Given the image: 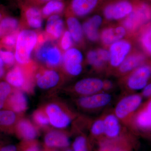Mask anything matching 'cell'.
Returning a JSON list of instances; mask_svg holds the SVG:
<instances>
[{
  "instance_id": "cell-37",
  "label": "cell",
  "mask_w": 151,
  "mask_h": 151,
  "mask_svg": "<svg viewBox=\"0 0 151 151\" xmlns=\"http://www.w3.org/2000/svg\"><path fill=\"white\" fill-rule=\"evenodd\" d=\"M18 35L17 32H15L6 36L3 39V43L8 47L14 46L17 43Z\"/></svg>"
},
{
  "instance_id": "cell-32",
  "label": "cell",
  "mask_w": 151,
  "mask_h": 151,
  "mask_svg": "<svg viewBox=\"0 0 151 151\" xmlns=\"http://www.w3.org/2000/svg\"><path fill=\"white\" fill-rule=\"evenodd\" d=\"M105 128L103 118H100L94 121L91 128V132L94 136H100L104 134Z\"/></svg>"
},
{
  "instance_id": "cell-24",
  "label": "cell",
  "mask_w": 151,
  "mask_h": 151,
  "mask_svg": "<svg viewBox=\"0 0 151 151\" xmlns=\"http://www.w3.org/2000/svg\"><path fill=\"white\" fill-rule=\"evenodd\" d=\"M68 27L73 40L75 42H79L83 36V28L77 19L70 17L67 21Z\"/></svg>"
},
{
  "instance_id": "cell-46",
  "label": "cell",
  "mask_w": 151,
  "mask_h": 151,
  "mask_svg": "<svg viewBox=\"0 0 151 151\" xmlns=\"http://www.w3.org/2000/svg\"><path fill=\"white\" fill-rule=\"evenodd\" d=\"M66 151H72L71 150H66Z\"/></svg>"
},
{
  "instance_id": "cell-7",
  "label": "cell",
  "mask_w": 151,
  "mask_h": 151,
  "mask_svg": "<svg viewBox=\"0 0 151 151\" xmlns=\"http://www.w3.org/2000/svg\"><path fill=\"white\" fill-rule=\"evenodd\" d=\"M112 99L111 94L100 92L81 97L78 100V104L81 108L86 110H97L108 105Z\"/></svg>"
},
{
  "instance_id": "cell-21",
  "label": "cell",
  "mask_w": 151,
  "mask_h": 151,
  "mask_svg": "<svg viewBox=\"0 0 151 151\" xmlns=\"http://www.w3.org/2000/svg\"><path fill=\"white\" fill-rule=\"evenodd\" d=\"M135 123L139 128L143 129H151V100L146 108L136 116Z\"/></svg>"
},
{
  "instance_id": "cell-26",
  "label": "cell",
  "mask_w": 151,
  "mask_h": 151,
  "mask_svg": "<svg viewBox=\"0 0 151 151\" xmlns=\"http://www.w3.org/2000/svg\"><path fill=\"white\" fill-rule=\"evenodd\" d=\"M64 5L58 0L49 1L42 9V13L44 15L49 16L52 14L60 12L63 10Z\"/></svg>"
},
{
  "instance_id": "cell-30",
  "label": "cell",
  "mask_w": 151,
  "mask_h": 151,
  "mask_svg": "<svg viewBox=\"0 0 151 151\" xmlns=\"http://www.w3.org/2000/svg\"><path fill=\"white\" fill-rule=\"evenodd\" d=\"M87 59L90 65L94 67L99 68L102 67L104 63L98 55L97 50H90L87 55Z\"/></svg>"
},
{
  "instance_id": "cell-34",
  "label": "cell",
  "mask_w": 151,
  "mask_h": 151,
  "mask_svg": "<svg viewBox=\"0 0 151 151\" xmlns=\"http://www.w3.org/2000/svg\"><path fill=\"white\" fill-rule=\"evenodd\" d=\"M33 119L37 124L42 126H45L50 123L46 114L41 111H37L33 115Z\"/></svg>"
},
{
  "instance_id": "cell-19",
  "label": "cell",
  "mask_w": 151,
  "mask_h": 151,
  "mask_svg": "<svg viewBox=\"0 0 151 151\" xmlns=\"http://www.w3.org/2000/svg\"><path fill=\"white\" fill-rule=\"evenodd\" d=\"M63 29V22L58 15L50 17L47 22V32L55 39L59 38L62 35Z\"/></svg>"
},
{
  "instance_id": "cell-28",
  "label": "cell",
  "mask_w": 151,
  "mask_h": 151,
  "mask_svg": "<svg viewBox=\"0 0 151 151\" xmlns=\"http://www.w3.org/2000/svg\"><path fill=\"white\" fill-rule=\"evenodd\" d=\"M16 119L15 114L11 111H0V126H9L14 124Z\"/></svg>"
},
{
  "instance_id": "cell-27",
  "label": "cell",
  "mask_w": 151,
  "mask_h": 151,
  "mask_svg": "<svg viewBox=\"0 0 151 151\" xmlns=\"http://www.w3.org/2000/svg\"><path fill=\"white\" fill-rule=\"evenodd\" d=\"M141 42L145 50L151 54V26L146 28L141 37Z\"/></svg>"
},
{
  "instance_id": "cell-40",
  "label": "cell",
  "mask_w": 151,
  "mask_h": 151,
  "mask_svg": "<svg viewBox=\"0 0 151 151\" xmlns=\"http://www.w3.org/2000/svg\"><path fill=\"white\" fill-rule=\"evenodd\" d=\"M115 148L111 145L108 144H104L101 146L100 151H115Z\"/></svg>"
},
{
  "instance_id": "cell-16",
  "label": "cell",
  "mask_w": 151,
  "mask_h": 151,
  "mask_svg": "<svg viewBox=\"0 0 151 151\" xmlns=\"http://www.w3.org/2000/svg\"><path fill=\"white\" fill-rule=\"evenodd\" d=\"M59 76L53 70H47L42 74L37 76V83L39 87L42 89H48L56 86L59 82Z\"/></svg>"
},
{
  "instance_id": "cell-9",
  "label": "cell",
  "mask_w": 151,
  "mask_h": 151,
  "mask_svg": "<svg viewBox=\"0 0 151 151\" xmlns=\"http://www.w3.org/2000/svg\"><path fill=\"white\" fill-rule=\"evenodd\" d=\"M45 112L50 123L55 128L63 129L70 124V116L56 104H50L47 105Z\"/></svg>"
},
{
  "instance_id": "cell-3",
  "label": "cell",
  "mask_w": 151,
  "mask_h": 151,
  "mask_svg": "<svg viewBox=\"0 0 151 151\" xmlns=\"http://www.w3.org/2000/svg\"><path fill=\"white\" fill-rule=\"evenodd\" d=\"M142 98L137 94H130L122 98L115 107L114 114L120 121L128 120L131 114L140 106Z\"/></svg>"
},
{
  "instance_id": "cell-15",
  "label": "cell",
  "mask_w": 151,
  "mask_h": 151,
  "mask_svg": "<svg viewBox=\"0 0 151 151\" xmlns=\"http://www.w3.org/2000/svg\"><path fill=\"white\" fill-rule=\"evenodd\" d=\"M45 142L50 147L65 148L70 144L69 139L63 133L57 131H52L47 134Z\"/></svg>"
},
{
  "instance_id": "cell-36",
  "label": "cell",
  "mask_w": 151,
  "mask_h": 151,
  "mask_svg": "<svg viewBox=\"0 0 151 151\" xmlns=\"http://www.w3.org/2000/svg\"><path fill=\"white\" fill-rule=\"evenodd\" d=\"M0 56L3 62L8 65L13 64L15 58L14 55L12 52L2 50H0Z\"/></svg>"
},
{
  "instance_id": "cell-6",
  "label": "cell",
  "mask_w": 151,
  "mask_h": 151,
  "mask_svg": "<svg viewBox=\"0 0 151 151\" xmlns=\"http://www.w3.org/2000/svg\"><path fill=\"white\" fill-rule=\"evenodd\" d=\"M151 76V68L147 65L139 66L135 69L127 79L128 88L132 90L143 89Z\"/></svg>"
},
{
  "instance_id": "cell-31",
  "label": "cell",
  "mask_w": 151,
  "mask_h": 151,
  "mask_svg": "<svg viewBox=\"0 0 151 151\" xmlns=\"http://www.w3.org/2000/svg\"><path fill=\"white\" fill-rule=\"evenodd\" d=\"M11 91V86L7 82H0V109L4 106L7 97Z\"/></svg>"
},
{
  "instance_id": "cell-39",
  "label": "cell",
  "mask_w": 151,
  "mask_h": 151,
  "mask_svg": "<svg viewBox=\"0 0 151 151\" xmlns=\"http://www.w3.org/2000/svg\"><path fill=\"white\" fill-rule=\"evenodd\" d=\"M142 94L145 97L151 96V84H147L143 89Z\"/></svg>"
},
{
  "instance_id": "cell-13",
  "label": "cell",
  "mask_w": 151,
  "mask_h": 151,
  "mask_svg": "<svg viewBox=\"0 0 151 151\" xmlns=\"http://www.w3.org/2000/svg\"><path fill=\"white\" fill-rule=\"evenodd\" d=\"M103 19L98 15H95L84 23L82 28L87 38L91 41H95L99 37L98 29L102 24Z\"/></svg>"
},
{
  "instance_id": "cell-1",
  "label": "cell",
  "mask_w": 151,
  "mask_h": 151,
  "mask_svg": "<svg viewBox=\"0 0 151 151\" xmlns=\"http://www.w3.org/2000/svg\"><path fill=\"white\" fill-rule=\"evenodd\" d=\"M36 33L30 30L22 31L18 35L15 57L20 64L29 62L31 55L37 41Z\"/></svg>"
},
{
  "instance_id": "cell-42",
  "label": "cell",
  "mask_w": 151,
  "mask_h": 151,
  "mask_svg": "<svg viewBox=\"0 0 151 151\" xmlns=\"http://www.w3.org/2000/svg\"><path fill=\"white\" fill-rule=\"evenodd\" d=\"M4 62H3L2 59L1 58L0 56V78L2 77L4 74Z\"/></svg>"
},
{
  "instance_id": "cell-25",
  "label": "cell",
  "mask_w": 151,
  "mask_h": 151,
  "mask_svg": "<svg viewBox=\"0 0 151 151\" xmlns=\"http://www.w3.org/2000/svg\"><path fill=\"white\" fill-rule=\"evenodd\" d=\"M28 23L31 27L38 29L42 26V21L40 11L36 8H30L26 13Z\"/></svg>"
},
{
  "instance_id": "cell-48",
  "label": "cell",
  "mask_w": 151,
  "mask_h": 151,
  "mask_svg": "<svg viewBox=\"0 0 151 151\" xmlns=\"http://www.w3.org/2000/svg\"><path fill=\"white\" fill-rule=\"evenodd\" d=\"M0 17H1V15H0Z\"/></svg>"
},
{
  "instance_id": "cell-14",
  "label": "cell",
  "mask_w": 151,
  "mask_h": 151,
  "mask_svg": "<svg viewBox=\"0 0 151 151\" xmlns=\"http://www.w3.org/2000/svg\"><path fill=\"white\" fill-rule=\"evenodd\" d=\"M100 0H72L71 8L73 13L78 17H84L92 12Z\"/></svg>"
},
{
  "instance_id": "cell-22",
  "label": "cell",
  "mask_w": 151,
  "mask_h": 151,
  "mask_svg": "<svg viewBox=\"0 0 151 151\" xmlns=\"http://www.w3.org/2000/svg\"><path fill=\"white\" fill-rule=\"evenodd\" d=\"M6 79L9 84L15 87H23L25 84L23 71L19 66H16L7 73Z\"/></svg>"
},
{
  "instance_id": "cell-45",
  "label": "cell",
  "mask_w": 151,
  "mask_h": 151,
  "mask_svg": "<svg viewBox=\"0 0 151 151\" xmlns=\"http://www.w3.org/2000/svg\"><path fill=\"white\" fill-rule=\"evenodd\" d=\"M41 1H54V0H41Z\"/></svg>"
},
{
  "instance_id": "cell-10",
  "label": "cell",
  "mask_w": 151,
  "mask_h": 151,
  "mask_svg": "<svg viewBox=\"0 0 151 151\" xmlns=\"http://www.w3.org/2000/svg\"><path fill=\"white\" fill-rule=\"evenodd\" d=\"M132 48L127 41L120 40L111 45L110 48V64L112 67H119L126 59Z\"/></svg>"
},
{
  "instance_id": "cell-20",
  "label": "cell",
  "mask_w": 151,
  "mask_h": 151,
  "mask_svg": "<svg viewBox=\"0 0 151 151\" xmlns=\"http://www.w3.org/2000/svg\"><path fill=\"white\" fill-rule=\"evenodd\" d=\"M9 102L12 109L17 113L23 112L27 108V97L20 91H17L14 92L10 97Z\"/></svg>"
},
{
  "instance_id": "cell-33",
  "label": "cell",
  "mask_w": 151,
  "mask_h": 151,
  "mask_svg": "<svg viewBox=\"0 0 151 151\" xmlns=\"http://www.w3.org/2000/svg\"><path fill=\"white\" fill-rule=\"evenodd\" d=\"M73 151H87L86 139L83 136H79L73 143Z\"/></svg>"
},
{
  "instance_id": "cell-8",
  "label": "cell",
  "mask_w": 151,
  "mask_h": 151,
  "mask_svg": "<svg viewBox=\"0 0 151 151\" xmlns=\"http://www.w3.org/2000/svg\"><path fill=\"white\" fill-rule=\"evenodd\" d=\"M83 58L82 53L77 49L72 48L66 50L63 55V62L67 73L74 76L80 74L82 70Z\"/></svg>"
},
{
  "instance_id": "cell-2",
  "label": "cell",
  "mask_w": 151,
  "mask_h": 151,
  "mask_svg": "<svg viewBox=\"0 0 151 151\" xmlns=\"http://www.w3.org/2000/svg\"><path fill=\"white\" fill-rule=\"evenodd\" d=\"M151 19V6L146 3H141L135 7L132 12L126 17L123 24L125 29L134 31Z\"/></svg>"
},
{
  "instance_id": "cell-12",
  "label": "cell",
  "mask_w": 151,
  "mask_h": 151,
  "mask_svg": "<svg viewBox=\"0 0 151 151\" xmlns=\"http://www.w3.org/2000/svg\"><path fill=\"white\" fill-rule=\"evenodd\" d=\"M103 118L104 134L110 139L117 138L121 132L120 120L114 113L107 114Z\"/></svg>"
},
{
  "instance_id": "cell-29",
  "label": "cell",
  "mask_w": 151,
  "mask_h": 151,
  "mask_svg": "<svg viewBox=\"0 0 151 151\" xmlns=\"http://www.w3.org/2000/svg\"><path fill=\"white\" fill-rule=\"evenodd\" d=\"M18 23L17 19L13 18L8 17L3 19L0 23V28L4 32L12 31L17 27Z\"/></svg>"
},
{
  "instance_id": "cell-4",
  "label": "cell",
  "mask_w": 151,
  "mask_h": 151,
  "mask_svg": "<svg viewBox=\"0 0 151 151\" xmlns=\"http://www.w3.org/2000/svg\"><path fill=\"white\" fill-rule=\"evenodd\" d=\"M36 55L39 60L52 67L57 66L62 60L59 49L48 41L41 44L37 50Z\"/></svg>"
},
{
  "instance_id": "cell-35",
  "label": "cell",
  "mask_w": 151,
  "mask_h": 151,
  "mask_svg": "<svg viewBox=\"0 0 151 151\" xmlns=\"http://www.w3.org/2000/svg\"><path fill=\"white\" fill-rule=\"evenodd\" d=\"M72 37L70 32L68 31H66L64 32L63 36L61 41V47L63 49L67 50L70 49L72 45Z\"/></svg>"
},
{
  "instance_id": "cell-41",
  "label": "cell",
  "mask_w": 151,
  "mask_h": 151,
  "mask_svg": "<svg viewBox=\"0 0 151 151\" xmlns=\"http://www.w3.org/2000/svg\"><path fill=\"white\" fill-rule=\"evenodd\" d=\"M0 151H17V148L15 146L11 145L4 147L0 150Z\"/></svg>"
},
{
  "instance_id": "cell-44",
  "label": "cell",
  "mask_w": 151,
  "mask_h": 151,
  "mask_svg": "<svg viewBox=\"0 0 151 151\" xmlns=\"http://www.w3.org/2000/svg\"><path fill=\"white\" fill-rule=\"evenodd\" d=\"M4 34V32H3L2 30L1 29V28H0V37L2 36Z\"/></svg>"
},
{
  "instance_id": "cell-43",
  "label": "cell",
  "mask_w": 151,
  "mask_h": 151,
  "mask_svg": "<svg viewBox=\"0 0 151 151\" xmlns=\"http://www.w3.org/2000/svg\"><path fill=\"white\" fill-rule=\"evenodd\" d=\"M25 151H39L37 146H32L28 148Z\"/></svg>"
},
{
  "instance_id": "cell-23",
  "label": "cell",
  "mask_w": 151,
  "mask_h": 151,
  "mask_svg": "<svg viewBox=\"0 0 151 151\" xmlns=\"http://www.w3.org/2000/svg\"><path fill=\"white\" fill-rule=\"evenodd\" d=\"M17 129L20 134L26 139L31 140L36 137V129L31 123L27 120L20 121L18 124Z\"/></svg>"
},
{
  "instance_id": "cell-38",
  "label": "cell",
  "mask_w": 151,
  "mask_h": 151,
  "mask_svg": "<svg viewBox=\"0 0 151 151\" xmlns=\"http://www.w3.org/2000/svg\"><path fill=\"white\" fill-rule=\"evenodd\" d=\"M98 55L104 62L110 60V54L109 51L103 49H99L97 50Z\"/></svg>"
},
{
  "instance_id": "cell-17",
  "label": "cell",
  "mask_w": 151,
  "mask_h": 151,
  "mask_svg": "<svg viewBox=\"0 0 151 151\" xmlns=\"http://www.w3.org/2000/svg\"><path fill=\"white\" fill-rule=\"evenodd\" d=\"M126 29L123 27L109 28L102 32L101 40L105 44L110 45L121 40L126 35Z\"/></svg>"
},
{
  "instance_id": "cell-47",
  "label": "cell",
  "mask_w": 151,
  "mask_h": 151,
  "mask_svg": "<svg viewBox=\"0 0 151 151\" xmlns=\"http://www.w3.org/2000/svg\"></svg>"
},
{
  "instance_id": "cell-11",
  "label": "cell",
  "mask_w": 151,
  "mask_h": 151,
  "mask_svg": "<svg viewBox=\"0 0 151 151\" xmlns=\"http://www.w3.org/2000/svg\"><path fill=\"white\" fill-rule=\"evenodd\" d=\"M105 81L97 78L81 79L76 84L74 89L78 94L88 96L100 92L104 89Z\"/></svg>"
},
{
  "instance_id": "cell-5",
  "label": "cell",
  "mask_w": 151,
  "mask_h": 151,
  "mask_svg": "<svg viewBox=\"0 0 151 151\" xmlns=\"http://www.w3.org/2000/svg\"><path fill=\"white\" fill-rule=\"evenodd\" d=\"M134 8L129 0H119L107 5L103 14L107 19L119 20L128 16Z\"/></svg>"
},
{
  "instance_id": "cell-18",
  "label": "cell",
  "mask_w": 151,
  "mask_h": 151,
  "mask_svg": "<svg viewBox=\"0 0 151 151\" xmlns=\"http://www.w3.org/2000/svg\"><path fill=\"white\" fill-rule=\"evenodd\" d=\"M145 60L141 53H135L126 58L119 67V71L122 74L127 73L140 66Z\"/></svg>"
}]
</instances>
